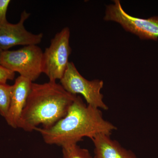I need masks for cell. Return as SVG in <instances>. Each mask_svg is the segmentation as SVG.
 Masks as SVG:
<instances>
[{"label": "cell", "mask_w": 158, "mask_h": 158, "mask_svg": "<svg viewBox=\"0 0 158 158\" xmlns=\"http://www.w3.org/2000/svg\"><path fill=\"white\" fill-rule=\"evenodd\" d=\"M15 76V73L7 69L0 65V84H7L9 80H13Z\"/></svg>", "instance_id": "cell-13"}, {"label": "cell", "mask_w": 158, "mask_h": 158, "mask_svg": "<svg viewBox=\"0 0 158 158\" xmlns=\"http://www.w3.org/2000/svg\"><path fill=\"white\" fill-rule=\"evenodd\" d=\"M11 86L0 84V115L6 118L10 106Z\"/></svg>", "instance_id": "cell-11"}, {"label": "cell", "mask_w": 158, "mask_h": 158, "mask_svg": "<svg viewBox=\"0 0 158 158\" xmlns=\"http://www.w3.org/2000/svg\"><path fill=\"white\" fill-rule=\"evenodd\" d=\"M70 32L65 27L51 40L50 45L43 52V73L46 75L49 81L61 80L65 73L71 53L69 44Z\"/></svg>", "instance_id": "cell-4"}, {"label": "cell", "mask_w": 158, "mask_h": 158, "mask_svg": "<svg viewBox=\"0 0 158 158\" xmlns=\"http://www.w3.org/2000/svg\"><path fill=\"white\" fill-rule=\"evenodd\" d=\"M61 85L69 93L81 94L87 103L93 107L107 110L109 107L103 101L101 90L103 87L102 80L88 81L80 73L73 62H69L62 78Z\"/></svg>", "instance_id": "cell-5"}, {"label": "cell", "mask_w": 158, "mask_h": 158, "mask_svg": "<svg viewBox=\"0 0 158 158\" xmlns=\"http://www.w3.org/2000/svg\"><path fill=\"white\" fill-rule=\"evenodd\" d=\"M43 52L37 45L26 46L14 51H4L1 65L34 82L42 72Z\"/></svg>", "instance_id": "cell-3"}, {"label": "cell", "mask_w": 158, "mask_h": 158, "mask_svg": "<svg viewBox=\"0 0 158 158\" xmlns=\"http://www.w3.org/2000/svg\"><path fill=\"white\" fill-rule=\"evenodd\" d=\"M91 140L94 145V158H137L132 151L122 147L109 135L99 134Z\"/></svg>", "instance_id": "cell-9"}, {"label": "cell", "mask_w": 158, "mask_h": 158, "mask_svg": "<svg viewBox=\"0 0 158 158\" xmlns=\"http://www.w3.org/2000/svg\"><path fill=\"white\" fill-rule=\"evenodd\" d=\"M117 127L103 116L100 109L86 105L77 95L67 114L49 128H37L46 144L62 146L77 144L83 138L99 134L110 135Z\"/></svg>", "instance_id": "cell-1"}, {"label": "cell", "mask_w": 158, "mask_h": 158, "mask_svg": "<svg viewBox=\"0 0 158 158\" xmlns=\"http://www.w3.org/2000/svg\"><path fill=\"white\" fill-rule=\"evenodd\" d=\"M30 16L24 10L22 12L19 22L16 24L8 23L0 27V48L8 50L16 45H37L42 41L43 34H32L27 31L24 24Z\"/></svg>", "instance_id": "cell-7"}, {"label": "cell", "mask_w": 158, "mask_h": 158, "mask_svg": "<svg viewBox=\"0 0 158 158\" xmlns=\"http://www.w3.org/2000/svg\"><path fill=\"white\" fill-rule=\"evenodd\" d=\"M33 82L20 76L11 87V100L8 114L5 119L11 127L18 128L22 113L25 106Z\"/></svg>", "instance_id": "cell-8"}, {"label": "cell", "mask_w": 158, "mask_h": 158, "mask_svg": "<svg viewBox=\"0 0 158 158\" xmlns=\"http://www.w3.org/2000/svg\"><path fill=\"white\" fill-rule=\"evenodd\" d=\"M77 96L56 81L33 82L18 128L29 132L40 125L49 128L66 115Z\"/></svg>", "instance_id": "cell-2"}, {"label": "cell", "mask_w": 158, "mask_h": 158, "mask_svg": "<svg viewBox=\"0 0 158 158\" xmlns=\"http://www.w3.org/2000/svg\"><path fill=\"white\" fill-rule=\"evenodd\" d=\"M62 148L63 158H92L88 149L77 144H66Z\"/></svg>", "instance_id": "cell-10"}, {"label": "cell", "mask_w": 158, "mask_h": 158, "mask_svg": "<svg viewBox=\"0 0 158 158\" xmlns=\"http://www.w3.org/2000/svg\"><path fill=\"white\" fill-rule=\"evenodd\" d=\"M10 2V0H0V27L9 23L7 20L6 15Z\"/></svg>", "instance_id": "cell-12"}, {"label": "cell", "mask_w": 158, "mask_h": 158, "mask_svg": "<svg viewBox=\"0 0 158 158\" xmlns=\"http://www.w3.org/2000/svg\"><path fill=\"white\" fill-rule=\"evenodd\" d=\"M104 19L119 24L126 31L137 35L142 40L158 39V16L147 19L133 17L123 9L119 0L106 7Z\"/></svg>", "instance_id": "cell-6"}, {"label": "cell", "mask_w": 158, "mask_h": 158, "mask_svg": "<svg viewBox=\"0 0 158 158\" xmlns=\"http://www.w3.org/2000/svg\"><path fill=\"white\" fill-rule=\"evenodd\" d=\"M3 52V51L0 48V65H1V58H2V54Z\"/></svg>", "instance_id": "cell-14"}]
</instances>
